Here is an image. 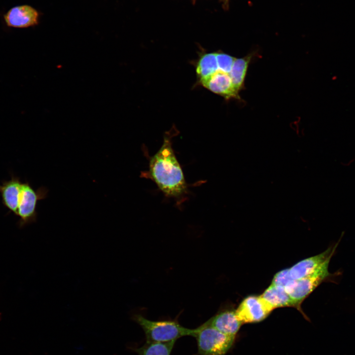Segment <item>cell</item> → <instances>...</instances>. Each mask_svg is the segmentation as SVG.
Segmentation results:
<instances>
[{"label":"cell","instance_id":"ba28073f","mask_svg":"<svg viewBox=\"0 0 355 355\" xmlns=\"http://www.w3.org/2000/svg\"><path fill=\"white\" fill-rule=\"evenodd\" d=\"M38 12L29 5L15 6L3 15L6 25L15 28H27L37 25L39 20Z\"/></svg>","mask_w":355,"mask_h":355},{"label":"cell","instance_id":"3957f363","mask_svg":"<svg viewBox=\"0 0 355 355\" xmlns=\"http://www.w3.org/2000/svg\"><path fill=\"white\" fill-rule=\"evenodd\" d=\"M134 320L142 328L147 342L166 343L176 341L183 336H194L196 328L189 329L173 320H151L140 315Z\"/></svg>","mask_w":355,"mask_h":355},{"label":"cell","instance_id":"7c38bea8","mask_svg":"<svg viewBox=\"0 0 355 355\" xmlns=\"http://www.w3.org/2000/svg\"><path fill=\"white\" fill-rule=\"evenodd\" d=\"M253 54H250L241 58H236L229 73L232 83L236 90L239 92L244 88V82Z\"/></svg>","mask_w":355,"mask_h":355},{"label":"cell","instance_id":"8fae6325","mask_svg":"<svg viewBox=\"0 0 355 355\" xmlns=\"http://www.w3.org/2000/svg\"><path fill=\"white\" fill-rule=\"evenodd\" d=\"M260 296L274 310L284 307H297L283 286L271 284L266 288Z\"/></svg>","mask_w":355,"mask_h":355},{"label":"cell","instance_id":"30bf717a","mask_svg":"<svg viewBox=\"0 0 355 355\" xmlns=\"http://www.w3.org/2000/svg\"><path fill=\"white\" fill-rule=\"evenodd\" d=\"M209 324L220 332L235 337L242 324L235 311L220 312L207 320Z\"/></svg>","mask_w":355,"mask_h":355},{"label":"cell","instance_id":"9c48e42d","mask_svg":"<svg viewBox=\"0 0 355 355\" xmlns=\"http://www.w3.org/2000/svg\"><path fill=\"white\" fill-rule=\"evenodd\" d=\"M338 244V242L321 253L301 260L289 268L291 278L293 280L300 279L315 272L325 262L330 260Z\"/></svg>","mask_w":355,"mask_h":355},{"label":"cell","instance_id":"8992f818","mask_svg":"<svg viewBox=\"0 0 355 355\" xmlns=\"http://www.w3.org/2000/svg\"><path fill=\"white\" fill-rule=\"evenodd\" d=\"M273 310L260 295H250L243 299L235 312L238 318L243 324L261 321Z\"/></svg>","mask_w":355,"mask_h":355},{"label":"cell","instance_id":"5bb4252c","mask_svg":"<svg viewBox=\"0 0 355 355\" xmlns=\"http://www.w3.org/2000/svg\"><path fill=\"white\" fill-rule=\"evenodd\" d=\"M176 341L166 343L147 342L137 350L139 355H170Z\"/></svg>","mask_w":355,"mask_h":355},{"label":"cell","instance_id":"6da1fadb","mask_svg":"<svg viewBox=\"0 0 355 355\" xmlns=\"http://www.w3.org/2000/svg\"><path fill=\"white\" fill-rule=\"evenodd\" d=\"M48 190L41 187L35 190L28 182L12 177L0 184V194L3 205L20 218L23 227L36 221L38 201L46 197Z\"/></svg>","mask_w":355,"mask_h":355},{"label":"cell","instance_id":"9a60e30c","mask_svg":"<svg viewBox=\"0 0 355 355\" xmlns=\"http://www.w3.org/2000/svg\"><path fill=\"white\" fill-rule=\"evenodd\" d=\"M218 70L229 73L235 58L222 51L215 52Z\"/></svg>","mask_w":355,"mask_h":355},{"label":"cell","instance_id":"4fadbf2b","mask_svg":"<svg viewBox=\"0 0 355 355\" xmlns=\"http://www.w3.org/2000/svg\"><path fill=\"white\" fill-rule=\"evenodd\" d=\"M195 67L198 81L212 74L218 69L215 52L201 53Z\"/></svg>","mask_w":355,"mask_h":355},{"label":"cell","instance_id":"7a4b0ae2","mask_svg":"<svg viewBox=\"0 0 355 355\" xmlns=\"http://www.w3.org/2000/svg\"><path fill=\"white\" fill-rule=\"evenodd\" d=\"M170 134L165 137L160 148L150 158L149 171L164 193L177 197L185 192L186 185L182 169L172 147Z\"/></svg>","mask_w":355,"mask_h":355},{"label":"cell","instance_id":"2e32d148","mask_svg":"<svg viewBox=\"0 0 355 355\" xmlns=\"http://www.w3.org/2000/svg\"><path fill=\"white\" fill-rule=\"evenodd\" d=\"M292 279L290 277L289 268L283 269L277 273L274 276L271 284L284 287Z\"/></svg>","mask_w":355,"mask_h":355},{"label":"cell","instance_id":"277c9868","mask_svg":"<svg viewBox=\"0 0 355 355\" xmlns=\"http://www.w3.org/2000/svg\"><path fill=\"white\" fill-rule=\"evenodd\" d=\"M194 337L199 355H225L232 348L235 338L220 332L208 321L196 328Z\"/></svg>","mask_w":355,"mask_h":355},{"label":"cell","instance_id":"5b68a950","mask_svg":"<svg viewBox=\"0 0 355 355\" xmlns=\"http://www.w3.org/2000/svg\"><path fill=\"white\" fill-rule=\"evenodd\" d=\"M330 260H328L312 274L298 280H290L284 289L301 312L300 305L322 282L331 276L328 271Z\"/></svg>","mask_w":355,"mask_h":355},{"label":"cell","instance_id":"52a82bcc","mask_svg":"<svg viewBox=\"0 0 355 355\" xmlns=\"http://www.w3.org/2000/svg\"><path fill=\"white\" fill-rule=\"evenodd\" d=\"M204 87L225 99H239L229 73L217 70L211 75L198 81Z\"/></svg>","mask_w":355,"mask_h":355}]
</instances>
